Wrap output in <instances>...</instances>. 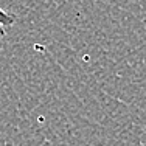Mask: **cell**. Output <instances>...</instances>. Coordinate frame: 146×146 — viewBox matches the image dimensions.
I'll return each instance as SVG.
<instances>
[{"mask_svg":"<svg viewBox=\"0 0 146 146\" xmlns=\"http://www.w3.org/2000/svg\"><path fill=\"white\" fill-rule=\"evenodd\" d=\"M3 146H13V145H8V143H6V145H3Z\"/></svg>","mask_w":146,"mask_h":146,"instance_id":"2","label":"cell"},{"mask_svg":"<svg viewBox=\"0 0 146 146\" xmlns=\"http://www.w3.org/2000/svg\"><path fill=\"white\" fill-rule=\"evenodd\" d=\"M16 19L17 17L11 13L5 11V9L0 8V37H2V28H9L16 23Z\"/></svg>","mask_w":146,"mask_h":146,"instance_id":"1","label":"cell"}]
</instances>
